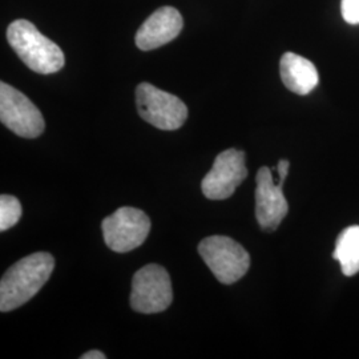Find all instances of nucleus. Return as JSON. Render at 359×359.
<instances>
[{"mask_svg": "<svg viewBox=\"0 0 359 359\" xmlns=\"http://www.w3.org/2000/svg\"><path fill=\"white\" fill-rule=\"evenodd\" d=\"M0 120L15 135L25 139H36L46 128L38 107L4 81L0 83Z\"/></svg>", "mask_w": 359, "mask_h": 359, "instance_id": "7", "label": "nucleus"}, {"mask_svg": "<svg viewBox=\"0 0 359 359\" xmlns=\"http://www.w3.org/2000/svg\"><path fill=\"white\" fill-rule=\"evenodd\" d=\"M22 217V205L20 201L10 196L1 194L0 196V231H8Z\"/></svg>", "mask_w": 359, "mask_h": 359, "instance_id": "13", "label": "nucleus"}, {"mask_svg": "<svg viewBox=\"0 0 359 359\" xmlns=\"http://www.w3.org/2000/svg\"><path fill=\"white\" fill-rule=\"evenodd\" d=\"M289 167H290V164H289L287 160H281V161L278 163L277 170H278L280 180H286V177H287V172H289Z\"/></svg>", "mask_w": 359, "mask_h": 359, "instance_id": "15", "label": "nucleus"}, {"mask_svg": "<svg viewBox=\"0 0 359 359\" xmlns=\"http://www.w3.org/2000/svg\"><path fill=\"white\" fill-rule=\"evenodd\" d=\"M246 177L244 152L226 149L216 157L213 167L201 182V191L209 200H225L233 196Z\"/></svg>", "mask_w": 359, "mask_h": 359, "instance_id": "8", "label": "nucleus"}, {"mask_svg": "<svg viewBox=\"0 0 359 359\" xmlns=\"http://www.w3.org/2000/svg\"><path fill=\"white\" fill-rule=\"evenodd\" d=\"M107 357L104 355L102 351L99 350H90L88 353H86L84 355H81V359H105Z\"/></svg>", "mask_w": 359, "mask_h": 359, "instance_id": "16", "label": "nucleus"}, {"mask_svg": "<svg viewBox=\"0 0 359 359\" xmlns=\"http://www.w3.org/2000/svg\"><path fill=\"white\" fill-rule=\"evenodd\" d=\"M55 268V258L39 252L18 261L0 281V310L3 313L20 308L46 285Z\"/></svg>", "mask_w": 359, "mask_h": 359, "instance_id": "1", "label": "nucleus"}, {"mask_svg": "<svg viewBox=\"0 0 359 359\" xmlns=\"http://www.w3.org/2000/svg\"><path fill=\"white\" fill-rule=\"evenodd\" d=\"M341 13L348 25H359V0H342Z\"/></svg>", "mask_w": 359, "mask_h": 359, "instance_id": "14", "label": "nucleus"}, {"mask_svg": "<svg viewBox=\"0 0 359 359\" xmlns=\"http://www.w3.org/2000/svg\"><path fill=\"white\" fill-rule=\"evenodd\" d=\"M198 253L218 281L231 285L250 268V256L243 245L226 236H210L198 245Z\"/></svg>", "mask_w": 359, "mask_h": 359, "instance_id": "3", "label": "nucleus"}, {"mask_svg": "<svg viewBox=\"0 0 359 359\" xmlns=\"http://www.w3.org/2000/svg\"><path fill=\"white\" fill-rule=\"evenodd\" d=\"M256 218L261 229L274 231L289 212L283 192L285 180L274 182L270 168L262 167L257 172Z\"/></svg>", "mask_w": 359, "mask_h": 359, "instance_id": "9", "label": "nucleus"}, {"mask_svg": "<svg viewBox=\"0 0 359 359\" xmlns=\"http://www.w3.org/2000/svg\"><path fill=\"white\" fill-rule=\"evenodd\" d=\"M173 301L172 283L167 270L151 264L136 271L132 280L130 308L142 314L165 311Z\"/></svg>", "mask_w": 359, "mask_h": 359, "instance_id": "5", "label": "nucleus"}, {"mask_svg": "<svg viewBox=\"0 0 359 359\" xmlns=\"http://www.w3.org/2000/svg\"><path fill=\"white\" fill-rule=\"evenodd\" d=\"M7 39L20 60L34 72L50 75L65 67V53L60 47L41 35L28 20L13 22L7 29Z\"/></svg>", "mask_w": 359, "mask_h": 359, "instance_id": "2", "label": "nucleus"}, {"mask_svg": "<svg viewBox=\"0 0 359 359\" xmlns=\"http://www.w3.org/2000/svg\"><path fill=\"white\" fill-rule=\"evenodd\" d=\"M280 74L285 87L301 96L314 90L320 80L316 65L293 52L283 53L280 62Z\"/></svg>", "mask_w": 359, "mask_h": 359, "instance_id": "11", "label": "nucleus"}, {"mask_svg": "<svg viewBox=\"0 0 359 359\" xmlns=\"http://www.w3.org/2000/svg\"><path fill=\"white\" fill-rule=\"evenodd\" d=\"M104 241L117 252L127 253L145 243L151 231V219L137 208L123 206L102 222Z\"/></svg>", "mask_w": 359, "mask_h": 359, "instance_id": "6", "label": "nucleus"}, {"mask_svg": "<svg viewBox=\"0 0 359 359\" xmlns=\"http://www.w3.org/2000/svg\"><path fill=\"white\" fill-rule=\"evenodd\" d=\"M182 26V16L176 8L161 7L139 28L136 34V46L142 51L156 50L177 38Z\"/></svg>", "mask_w": 359, "mask_h": 359, "instance_id": "10", "label": "nucleus"}, {"mask_svg": "<svg viewBox=\"0 0 359 359\" xmlns=\"http://www.w3.org/2000/svg\"><path fill=\"white\" fill-rule=\"evenodd\" d=\"M136 104L142 120L163 130L181 128L188 118V108L182 100L149 83L136 88Z\"/></svg>", "mask_w": 359, "mask_h": 359, "instance_id": "4", "label": "nucleus"}, {"mask_svg": "<svg viewBox=\"0 0 359 359\" xmlns=\"http://www.w3.org/2000/svg\"><path fill=\"white\" fill-rule=\"evenodd\" d=\"M334 259L341 264L342 273L353 277L359 273V226L353 225L339 233L335 241Z\"/></svg>", "mask_w": 359, "mask_h": 359, "instance_id": "12", "label": "nucleus"}]
</instances>
